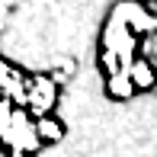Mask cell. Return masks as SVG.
Returning <instances> with one entry per match:
<instances>
[{
  "mask_svg": "<svg viewBox=\"0 0 157 157\" xmlns=\"http://www.w3.org/2000/svg\"><path fill=\"white\" fill-rule=\"evenodd\" d=\"M109 90H112L116 96H128V93H132V90H128V80H125V77H119V80L112 77V80H109Z\"/></svg>",
  "mask_w": 157,
  "mask_h": 157,
  "instance_id": "3957f363",
  "label": "cell"
},
{
  "mask_svg": "<svg viewBox=\"0 0 157 157\" xmlns=\"http://www.w3.org/2000/svg\"><path fill=\"white\" fill-rule=\"evenodd\" d=\"M35 132H39L45 141H55V138H61V125H58V122H52V119H39Z\"/></svg>",
  "mask_w": 157,
  "mask_h": 157,
  "instance_id": "6da1fadb",
  "label": "cell"
},
{
  "mask_svg": "<svg viewBox=\"0 0 157 157\" xmlns=\"http://www.w3.org/2000/svg\"><path fill=\"white\" fill-rule=\"evenodd\" d=\"M132 77H135V83H138V87H151V80H154V74H151V67H147L144 61H138V67L132 71Z\"/></svg>",
  "mask_w": 157,
  "mask_h": 157,
  "instance_id": "7a4b0ae2",
  "label": "cell"
}]
</instances>
